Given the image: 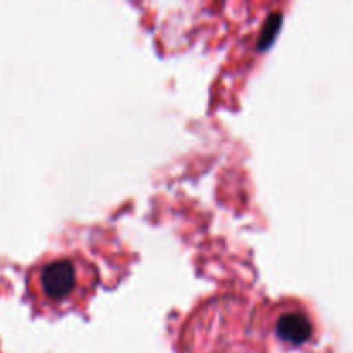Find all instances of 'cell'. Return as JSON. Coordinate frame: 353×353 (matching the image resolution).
Returning a JSON list of instances; mask_svg holds the SVG:
<instances>
[{"instance_id": "obj_1", "label": "cell", "mask_w": 353, "mask_h": 353, "mask_svg": "<svg viewBox=\"0 0 353 353\" xmlns=\"http://www.w3.org/2000/svg\"><path fill=\"white\" fill-rule=\"evenodd\" d=\"M33 276L41 303L55 309L79 305L95 285L93 268L76 255H57L41 262Z\"/></svg>"}, {"instance_id": "obj_2", "label": "cell", "mask_w": 353, "mask_h": 353, "mask_svg": "<svg viewBox=\"0 0 353 353\" xmlns=\"http://www.w3.org/2000/svg\"><path fill=\"white\" fill-rule=\"evenodd\" d=\"M274 327L276 334L283 341L292 345H303L312 336V323H310L305 310L299 309V307L283 309L276 316Z\"/></svg>"}]
</instances>
